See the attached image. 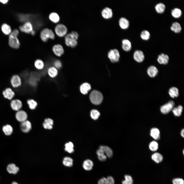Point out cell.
<instances>
[{"instance_id":"9c48e42d","label":"cell","mask_w":184,"mask_h":184,"mask_svg":"<svg viewBox=\"0 0 184 184\" xmlns=\"http://www.w3.org/2000/svg\"><path fill=\"white\" fill-rule=\"evenodd\" d=\"M52 50L54 54L58 57L61 56L64 53L63 46L60 44L54 45L52 48Z\"/></svg>"},{"instance_id":"b9f144b4","label":"cell","mask_w":184,"mask_h":184,"mask_svg":"<svg viewBox=\"0 0 184 184\" xmlns=\"http://www.w3.org/2000/svg\"><path fill=\"white\" fill-rule=\"evenodd\" d=\"M29 108L32 110L35 109L37 105V102L32 99H29L27 101Z\"/></svg>"},{"instance_id":"74e56055","label":"cell","mask_w":184,"mask_h":184,"mask_svg":"<svg viewBox=\"0 0 184 184\" xmlns=\"http://www.w3.org/2000/svg\"><path fill=\"white\" fill-rule=\"evenodd\" d=\"M169 93L170 97L172 98L177 97L179 95V91L176 87H173L169 89Z\"/></svg>"},{"instance_id":"4fadbf2b","label":"cell","mask_w":184,"mask_h":184,"mask_svg":"<svg viewBox=\"0 0 184 184\" xmlns=\"http://www.w3.org/2000/svg\"><path fill=\"white\" fill-rule=\"evenodd\" d=\"M3 95L5 98L10 100L14 97L15 93L12 89L10 88H7L3 90Z\"/></svg>"},{"instance_id":"ba28073f","label":"cell","mask_w":184,"mask_h":184,"mask_svg":"<svg viewBox=\"0 0 184 184\" xmlns=\"http://www.w3.org/2000/svg\"><path fill=\"white\" fill-rule=\"evenodd\" d=\"M174 105V102L170 101L161 106L160 111L163 114H167L172 109Z\"/></svg>"},{"instance_id":"e575fe53","label":"cell","mask_w":184,"mask_h":184,"mask_svg":"<svg viewBox=\"0 0 184 184\" xmlns=\"http://www.w3.org/2000/svg\"><path fill=\"white\" fill-rule=\"evenodd\" d=\"M165 5L162 3H159L157 4L155 6V9L156 12L159 14L163 13L165 9Z\"/></svg>"},{"instance_id":"c3c4849f","label":"cell","mask_w":184,"mask_h":184,"mask_svg":"<svg viewBox=\"0 0 184 184\" xmlns=\"http://www.w3.org/2000/svg\"><path fill=\"white\" fill-rule=\"evenodd\" d=\"M54 67L57 70L61 68L62 66L61 62L59 60H56L54 62Z\"/></svg>"},{"instance_id":"44dd1931","label":"cell","mask_w":184,"mask_h":184,"mask_svg":"<svg viewBox=\"0 0 184 184\" xmlns=\"http://www.w3.org/2000/svg\"><path fill=\"white\" fill-rule=\"evenodd\" d=\"M91 89L90 85L89 83H85L82 84L80 86V92L84 95L87 94Z\"/></svg>"},{"instance_id":"7402d4cb","label":"cell","mask_w":184,"mask_h":184,"mask_svg":"<svg viewBox=\"0 0 184 184\" xmlns=\"http://www.w3.org/2000/svg\"><path fill=\"white\" fill-rule=\"evenodd\" d=\"M169 60V57L167 55L162 53L158 55L157 61L161 64H166L168 63Z\"/></svg>"},{"instance_id":"d4e9b609","label":"cell","mask_w":184,"mask_h":184,"mask_svg":"<svg viewBox=\"0 0 184 184\" xmlns=\"http://www.w3.org/2000/svg\"><path fill=\"white\" fill-rule=\"evenodd\" d=\"M150 134L151 136L156 140H159L160 138V131L157 128H152L150 131Z\"/></svg>"},{"instance_id":"7bdbcfd3","label":"cell","mask_w":184,"mask_h":184,"mask_svg":"<svg viewBox=\"0 0 184 184\" xmlns=\"http://www.w3.org/2000/svg\"><path fill=\"white\" fill-rule=\"evenodd\" d=\"M125 179L122 181V184H133V179L132 177L128 175H126L124 176Z\"/></svg>"},{"instance_id":"816d5d0a","label":"cell","mask_w":184,"mask_h":184,"mask_svg":"<svg viewBox=\"0 0 184 184\" xmlns=\"http://www.w3.org/2000/svg\"><path fill=\"white\" fill-rule=\"evenodd\" d=\"M36 33V32L35 30H33L30 33L31 35L32 36L34 35Z\"/></svg>"},{"instance_id":"681fc988","label":"cell","mask_w":184,"mask_h":184,"mask_svg":"<svg viewBox=\"0 0 184 184\" xmlns=\"http://www.w3.org/2000/svg\"><path fill=\"white\" fill-rule=\"evenodd\" d=\"M8 0H0V2L4 4H7L8 2Z\"/></svg>"},{"instance_id":"3957f363","label":"cell","mask_w":184,"mask_h":184,"mask_svg":"<svg viewBox=\"0 0 184 184\" xmlns=\"http://www.w3.org/2000/svg\"><path fill=\"white\" fill-rule=\"evenodd\" d=\"M89 98L92 103L94 105H98L102 101L103 96L100 92L96 90H94L90 93Z\"/></svg>"},{"instance_id":"ee69618b","label":"cell","mask_w":184,"mask_h":184,"mask_svg":"<svg viewBox=\"0 0 184 184\" xmlns=\"http://www.w3.org/2000/svg\"><path fill=\"white\" fill-rule=\"evenodd\" d=\"M150 35V32L147 30L143 31L140 34V36L141 38L142 39L145 40H147L149 39Z\"/></svg>"},{"instance_id":"f5cc1de1","label":"cell","mask_w":184,"mask_h":184,"mask_svg":"<svg viewBox=\"0 0 184 184\" xmlns=\"http://www.w3.org/2000/svg\"><path fill=\"white\" fill-rule=\"evenodd\" d=\"M11 184H18L15 181L13 182H12Z\"/></svg>"},{"instance_id":"f35d334b","label":"cell","mask_w":184,"mask_h":184,"mask_svg":"<svg viewBox=\"0 0 184 184\" xmlns=\"http://www.w3.org/2000/svg\"><path fill=\"white\" fill-rule=\"evenodd\" d=\"M182 11L181 9L178 8H175L172 9L171 12L172 16L175 18H179L182 15Z\"/></svg>"},{"instance_id":"8fae6325","label":"cell","mask_w":184,"mask_h":184,"mask_svg":"<svg viewBox=\"0 0 184 184\" xmlns=\"http://www.w3.org/2000/svg\"><path fill=\"white\" fill-rule=\"evenodd\" d=\"M101 15L102 17L105 19H110L113 16L112 10L111 8L106 7L102 10L101 12Z\"/></svg>"},{"instance_id":"cb8c5ba5","label":"cell","mask_w":184,"mask_h":184,"mask_svg":"<svg viewBox=\"0 0 184 184\" xmlns=\"http://www.w3.org/2000/svg\"><path fill=\"white\" fill-rule=\"evenodd\" d=\"M47 72L49 76L52 78H54L58 74V70L54 66H51L49 68Z\"/></svg>"},{"instance_id":"9a60e30c","label":"cell","mask_w":184,"mask_h":184,"mask_svg":"<svg viewBox=\"0 0 184 184\" xmlns=\"http://www.w3.org/2000/svg\"><path fill=\"white\" fill-rule=\"evenodd\" d=\"M20 128L21 130L24 133L29 131L31 128V125L30 121L26 120L21 122Z\"/></svg>"},{"instance_id":"836d02e7","label":"cell","mask_w":184,"mask_h":184,"mask_svg":"<svg viewBox=\"0 0 184 184\" xmlns=\"http://www.w3.org/2000/svg\"><path fill=\"white\" fill-rule=\"evenodd\" d=\"M34 65L35 67L37 70H39L43 69L44 66L43 62L40 59L36 60L34 61Z\"/></svg>"},{"instance_id":"ac0fdd59","label":"cell","mask_w":184,"mask_h":184,"mask_svg":"<svg viewBox=\"0 0 184 184\" xmlns=\"http://www.w3.org/2000/svg\"><path fill=\"white\" fill-rule=\"evenodd\" d=\"M7 170L10 174H16L18 172L19 169L15 164L11 163L8 165L7 167Z\"/></svg>"},{"instance_id":"d6a6232c","label":"cell","mask_w":184,"mask_h":184,"mask_svg":"<svg viewBox=\"0 0 184 184\" xmlns=\"http://www.w3.org/2000/svg\"><path fill=\"white\" fill-rule=\"evenodd\" d=\"M170 29L172 31L176 33L180 32L181 30L180 24L177 22H173L171 26Z\"/></svg>"},{"instance_id":"83f0119b","label":"cell","mask_w":184,"mask_h":184,"mask_svg":"<svg viewBox=\"0 0 184 184\" xmlns=\"http://www.w3.org/2000/svg\"><path fill=\"white\" fill-rule=\"evenodd\" d=\"M158 71L155 66H152L148 69L147 72L148 75L151 77H154L157 74Z\"/></svg>"},{"instance_id":"ffe728a7","label":"cell","mask_w":184,"mask_h":184,"mask_svg":"<svg viewBox=\"0 0 184 184\" xmlns=\"http://www.w3.org/2000/svg\"><path fill=\"white\" fill-rule=\"evenodd\" d=\"M122 47L124 51L128 52L131 49L132 45L130 41L127 39H123L122 41Z\"/></svg>"},{"instance_id":"7dc6e473","label":"cell","mask_w":184,"mask_h":184,"mask_svg":"<svg viewBox=\"0 0 184 184\" xmlns=\"http://www.w3.org/2000/svg\"><path fill=\"white\" fill-rule=\"evenodd\" d=\"M172 183L173 184H184V181L181 178H177L172 180Z\"/></svg>"},{"instance_id":"5bb4252c","label":"cell","mask_w":184,"mask_h":184,"mask_svg":"<svg viewBox=\"0 0 184 184\" xmlns=\"http://www.w3.org/2000/svg\"><path fill=\"white\" fill-rule=\"evenodd\" d=\"M10 106L13 110L18 111L21 108L22 103L20 100L18 99H15L11 101Z\"/></svg>"},{"instance_id":"bcb514c9","label":"cell","mask_w":184,"mask_h":184,"mask_svg":"<svg viewBox=\"0 0 184 184\" xmlns=\"http://www.w3.org/2000/svg\"><path fill=\"white\" fill-rule=\"evenodd\" d=\"M150 150L153 151H155L157 150L158 148V143L155 141H152L151 142L149 145Z\"/></svg>"},{"instance_id":"e0dca14e","label":"cell","mask_w":184,"mask_h":184,"mask_svg":"<svg viewBox=\"0 0 184 184\" xmlns=\"http://www.w3.org/2000/svg\"><path fill=\"white\" fill-rule=\"evenodd\" d=\"M134 59L137 62H141L144 59V56L143 52L141 51L137 50L135 51L133 54Z\"/></svg>"},{"instance_id":"1f68e13d","label":"cell","mask_w":184,"mask_h":184,"mask_svg":"<svg viewBox=\"0 0 184 184\" xmlns=\"http://www.w3.org/2000/svg\"><path fill=\"white\" fill-rule=\"evenodd\" d=\"M100 147L102 149L107 157L109 158H111L112 157L113 155V152L110 148L106 146H101Z\"/></svg>"},{"instance_id":"484cf974","label":"cell","mask_w":184,"mask_h":184,"mask_svg":"<svg viewBox=\"0 0 184 184\" xmlns=\"http://www.w3.org/2000/svg\"><path fill=\"white\" fill-rule=\"evenodd\" d=\"M96 154L98 155L99 159L100 161L103 162L106 160L107 157L102 149L100 147L97 150Z\"/></svg>"},{"instance_id":"f546056e","label":"cell","mask_w":184,"mask_h":184,"mask_svg":"<svg viewBox=\"0 0 184 184\" xmlns=\"http://www.w3.org/2000/svg\"><path fill=\"white\" fill-rule=\"evenodd\" d=\"M1 29L3 33L6 35H9L12 32L10 26L6 23H4L2 25Z\"/></svg>"},{"instance_id":"52a82bcc","label":"cell","mask_w":184,"mask_h":184,"mask_svg":"<svg viewBox=\"0 0 184 184\" xmlns=\"http://www.w3.org/2000/svg\"><path fill=\"white\" fill-rule=\"evenodd\" d=\"M20 30L22 32L30 33L33 30V26L30 22L27 21L19 27Z\"/></svg>"},{"instance_id":"7a4b0ae2","label":"cell","mask_w":184,"mask_h":184,"mask_svg":"<svg viewBox=\"0 0 184 184\" xmlns=\"http://www.w3.org/2000/svg\"><path fill=\"white\" fill-rule=\"evenodd\" d=\"M19 33L18 30L16 29L9 34L8 43L9 46L14 49H18L20 47V42L17 38Z\"/></svg>"},{"instance_id":"4316f807","label":"cell","mask_w":184,"mask_h":184,"mask_svg":"<svg viewBox=\"0 0 184 184\" xmlns=\"http://www.w3.org/2000/svg\"><path fill=\"white\" fill-rule=\"evenodd\" d=\"M49 19L53 23H57L60 21V16L56 12L51 13L49 15Z\"/></svg>"},{"instance_id":"4dcf8cb0","label":"cell","mask_w":184,"mask_h":184,"mask_svg":"<svg viewBox=\"0 0 184 184\" xmlns=\"http://www.w3.org/2000/svg\"><path fill=\"white\" fill-rule=\"evenodd\" d=\"M53 121L51 119L48 118L45 119L43 123L44 128L47 129H51L52 128Z\"/></svg>"},{"instance_id":"ab89813d","label":"cell","mask_w":184,"mask_h":184,"mask_svg":"<svg viewBox=\"0 0 184 184\" xmlns=\"http://www.w3.org/2000/svg\"><path fill=\"white\" fill-rule=\"evenodd\" d=\"M2 129L3 132L6 135H10L13 132V128L12 126L9 125H7L4 126Z\"/></svg>"},{"instance_id":"277c9868","label":"cell","mask_w":184,"mask_h":184,"mask_svg":"<svg viewBox=\"0 0 184 184\" xmlns=\"http://www.w3.org/2000/svg\"><path fill=\"white\" fill-rule=\"evenodd\" d=\"M40 37L41 40L45 42H47L49 39H54L55 38V35L52 30L45 28L42 29L41 31Z\"/></svg>"},{"instance_id":"603a6c76","label":"cell","mask_w":184,"mask_h":184,"mask_svg":"<svg viewBox=\"0 0 184 184\" xmlns=\"http://www.w3.org/2000/svg\"><path fill=\"white\" fill-rule=\"evenodd\" d=\"M93 165V163L92 161L89 159H87L85 160L83 162V167L85 170L89 171L92 169Z\"/></svg>"},{"instance_id":"5b68a950","label":"cell","mask_w":184,"mask_h":184,"mask_svg":"<svg viewBox=\"0 0 184 184\" xmlns=\"http://www.w3.org/2000/svg\"><path fill=\"white\" fill-rule=\"evenodd\" d=\"M67 29L66 26L62 24H57L55 27V31L59 37H63L67 34Z\"/></svg>"},{"instance_id":"2e32d148","label":"cell","mask_w":184,"mask_h":184,"mask_svg":"<svg viewBox=\"0 0 184 184\" xmlns=\"http://www.w3.org/2000/svg\"><path fill=\"white\" fill-rule=\"evenodd\" d=\"M98 184H114V180L113 178L110 176L107 178L102 177L98 180Z\"/></svg>"},{"instance_id":"d6986e66","label":"cell","mask_w":184,"mask_h":184,"mask_svg":"<svg viewBox=\"0 0 184 184\" xmlns=\"http://www.w3.org/2000/svg\"><path fill=\"white\" fill-rule=\"evenodd\" d=\"M119 25L120 27L123 29H126L129 26V22L126 18H121L119 20Z\"/></svg>"},{"instance_id":"f907efd6","label":"cell","mask_w":184,"mask_h":184,"mask_svg":"<svg viewBox=\"0 0 184 184\" xmlns=\"http://www.w3.org/2000/svg\"><path fill=\"white\" fill-rule=\"evenodd\" d=\"M184 129H183L181 131V136L183 137L184 136Z\"/></svg>"},{"instance_id":"f6af8a7d","label":"cell","mask_w":184,"mask_h":184,"mask_svg":"<svg viewBox=\"0 0 184 184\" xmlns=\"http://www.w3.org/2000/svg\"><path fill=\"white\" fill-rule=\"evenodd\" d=\"M100 112L97 110L93 109L90 112V115L91 118L94 120H96L99 117Z\"/></svg>"},{"instance_id":"f1b7e54d","label":"cell","mask_w":184,"mask_h":184,"mask_svg":"<svg viewBox=\"0 0 184 184\" xmlns=\"http://www.w3.org/2000/svg\"><path fill=\"white\" fill-rule=\"evenodd\" d=\"M152 160L157 163L162 162L163 159L162 155L158 153H155L153 154L151 156Z\"/></svg>"},{"instance_id":"30bf717a","label":"cell","mask_w":184,"mask_h":184,"mask_svg":"<svg viewBox=\"0 0 184 184\" xmlns=\"http://www.w3.org/2000/svg\"><path fill=\"white\" fill-rule=\"evenodd\" d=\"M10 82L12 86L14 88L18 87L21 84V78L19 75H15L12 76Z\"/></svg>"},{"instance_id":"60d3db41","label":"cell","mask_w":184,"mask_h":184,"mask_svg":"<svg viewBox=\"0 0 184 184\" xmlns=\"http://www.w3.org/2000/svg\"><path fill=\"white\" fill-rule=\"evenodd\" d=\"M65 151L69 153H72L74 152V145L71 142L66 143L65 145Z\"/></svg>"},{"instance_id":"8992f818","label":"cell","mask_w":184,"mask_h":184,"mask_svg":"<svg viewBox=\"0 0 184 184\" xmlns=\"http://www.w3.org/2000/svg\"><path fill=\"white\" fill-rule=\"evenodd\" d=\"M108 56L112 63L118 62L120 57V54L118 50L116 49L110 50L108 52Z\"/></svg>"},{"instance_id":"d590c367","label":"cell","mask_w":184,"mask_h":184,"mask_svg":"<svg viewBox=\"0 0 184 184\" xmlns=\"http://www.w3.org/2000/svg\"><path fill=\"white\" fill-rule=\"evenodd\" d=\"M63 163L66 166L71 167L73 165V160L71 157H66L64 158Z\"/></svg>"},{"instance_id":"6da1fadb","label":"cell","mask_w":184,"mask_h":184,"mask_svg":"<svg viewBox=\"0 0 184 184\" xmlns=\"http://www.w3.org/2000/svg\"><path fill=\"white\" fill-rule=\"evenodd\" d=\"M79 37L78 33L76 31H73L67 34L65 36V42L68 46L72 48L76 47L77 45V40Z\"/></svg>"},{"instance_id":"8d00e7d4","label":"cell","mask_w":184,"mask_h":184,"mask_svg":"<svg viewBox=\"0 0 184 184\" xmlns=\"http://www.w3.org/2000/svg\"><path fill=\"white\" fill-rule=\"evenodd\" d=\"M183 110V107L181 105H179L172 109V111L175 116L179 117L181 114Z\"/></svg>"},{"instance_id":"7c38bea8","label":"cell","mask_w":184,"mask_h":184,"mask_svg":"<svg viewBox=\"0 0 184 184\" xmlns=\"http://www.w3.org/2000/svg\"><path fill=\"white\" fill-rule=\"evenodd\" d=\"M27 117L26 112L22 110L18 111L16 114V119L18 121L21 122L27 120Z\"/></svg>"}]
</instances>
